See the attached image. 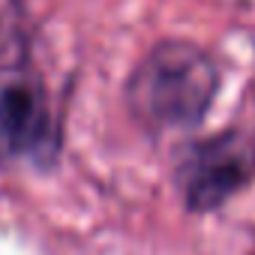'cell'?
<instances>
[{"instance_id":"obj_1","label":"cell","mask_w":255,"mask_h":255,"mask_svg":"<svg viewBox=\"0 0 255 255\" xmlns=\"http://www.w3.org/2000/svg\"><path fill=\"white\" fill-rule=\"evenodd\" d=\"M216 93V69L210 57L189 42H165L153 48L129 81V105L135 117L156 132L195 126Z\"/></svg>"},{"instance_id":"obj_2","label":"cell","mask_w":255,"mask_h":255,"mask_svg":"<svg viewBox=\"0 0 255 255\" xmlns=\"http://www.w3.org/2000/svg\"><path fill=\"white\" fill-rule=\"evenodd\" d=\"M60 129L42 78L27 66H0V162L48 165Z\"/></svg>"},{"instance_id":"obj_3","label":"cell","mask_w":255,"mask_h":255,"mask_svg":"<svg viewBox=\"0 0 255 255\" xmlns=\"http://www.w3.org/2000/svg\"><path fill=\"white\" fill-rule=\"evenodd\" d=\"M255 171V147L240 132H225L189 150L180 186L192 210H213L240 192Z\"/></svg>"}]
</instances>
